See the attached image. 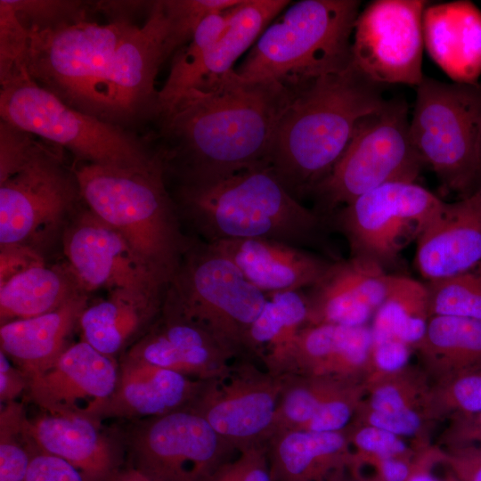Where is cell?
<instances>
[{
  "label": "cell",
  "instance_id": "1",
  "mask_svg": "<svg viewBox=\"0 0 481 481\" xmlns=\"http://www.w3.org/2000/svg\"><path fill=\"white\" fill-rule=\"evenodd\" d=\"M294 93L249 82L232 70L207 89H192L159 115L164 171L179 184L200 183L269 166L277 124Z\"/></svg>",
  "mask_w": 481,
  "mask_h": 481
},
{
  "label": "cell",
  "instance_id": "2",
  "mask_svg": "<svg viewBox=\"0 0 481 481\" xmlns=\"http://www.w3.org/2000/svg\"><path fill=\"white\" fill-rule=\"evenodd\" d=\"M382 86L353 64L294 93L272 141L268 165L298 200L331 171L358 122L387 102Z\"/></svg>",
  "mask_w": 481,
  "mask_h": 481
},
{
  "label": "cell",
  "instance_id": "3",
  "mask_svg": "<svg viewBox=\"0 0 481 481\" xmlns=\"http://www.w3.org/2000/svg\"><path fill=\"white\" fill-rule=\"evenodd\" d=\"M173 200L179 220L207 243L264 238L306 249L325 248V219L295 198L269 166L179 184Z\"/></svg>",
  "mask_w": 481,
  "mask_h": 481
},
{
  "label": "cell",
  "instance_id": "4",
  "mask_svg": "<svg viewBox=\"0 0 481 481\" xmlns=\"http://www.w3.org/2000/svg\"><path fill=\"white\" fill-rule=\"evenodd\" d=\"M357 0H302L267 27L234 69L249 82H273L295 93L352 64Z\"/></svg>",
  "mask_w": 481,
  "mask_h": 481
},
{
  "label": "cell",
  "instance_id": "5",
  "mask_svg": "<svg viewBox=\"0 0 481 481\" xmlns=\"http://www.w3.org/2000/svg\"><path fill=\"white\" fill-rule=\"evenodd\" d=\"M164 167L151 170L82 163L74 169L79 194L154 270L170 279L187 240L179 227Z\"/></svg>",
  "mask_w": 481,
  "mask_h": 481
},
{
  "label": "cell",
  "instance_id": "6",
  "mask_svg": "<svg viewBox=\"0 0 481 481\" xmlns=\"http://www.w3.org/2000/svg\"><path fill=\"white\" fill-rule=\"evenodd\" d=\"M267 301L238 267L211 244L187 246L171 275L161 314L211 335L234 359H246L249 330Z\"/></svg>",
  "mask_w": 481,
  "mask_h": 481
},
{
  "label": "cell",
  "instance_id": "7",
  "mask_svg": "<svg viewBox=\"0 0 481 481\" xmlns=\"http://www.w3.org/2000/svg\"><path fill=\"white\" fill-rule=\"evenodd\" d=\"M416 89L412 143L447 190L467 195L481 177V86L424 77Z\"/></svg>",
  "mask_w": 481,
  "mask_h": 481
},
{
  "label": "cell",
  "instance_id": "8",
  "mask_svg": "<svg viewBox=\"0 0 481 481\" xmlns=\"http://www.w3.org/2000/svg\"><path fill=\"white\" fill-rule=\"evenodd\" d=\"M422 166L411 140L406 102L387 100L379 110L358 122L344 153L311 192L314 211L326 219L385 183L416 182Z\"/></svg>",
  "mask_w": 481,
  "mask_h": 481
},
{
  "label": "cell",
  "instance_id": "9",
  "mask_svg": "<svg viewBox=\"0 0 481 481\" xmlns=\"http://www.w3.org/2000/svg\"><path fill=\"white\" fill-rule=\"evenodd\" d=\"M0 116L86 163L135 170L163 166L157 151L125 128L69 107L33 80L1 89Z\"/></svg>",
  "mask_w": 481,
  "mask_h": 481
},
{
  "label": "cell",
  "instance_id": "10",
  "mask_svg": "<svg viewBox=\"0 0 481 481\" xmlns=\"http://www.w3.org/2000/svg\"><path fill=\"white\" fill-rule=\"evenodd\" d=\"M137 26L89 20L29 33L32 80L69 107L93 116L97 89L119 45Z\"/></svg>",
  "mask_w": 481,
  "mask_h": 481
},
{
  "label": "cell",
  "instance_id": "11",
  "mask_svg": "<svg viewBox=\"0 0 481 481\" xmlns=\"http://www.w3.org/2000/svg\"><path fill=\"white\" fill-rule=\"evenodd\" d=\"M444 203L416 182H392L337 209L325 221L346 237L351 257L384 268L418 240Z\"/></svg>",
  "mask_w": 481,
  "mask_h": 481
},
{
  "label": "cell",
  "instance_id": "12",
  "mask_svg": "<svg viewBox=\"0 0 481 481\" xmlns=\"http://www.w3.org/2000/svg\"><path fill=\"white\" fill-rule=\"evenodd\" d=\"M120 436L130 467L151 481H208L237 452L190 409L136 420Z\"/></svg>",
  "mask_w": 481,
  "mask_h": 481
},
{
  "label": "cell",
  "instance_id": "13",
  "mask_svg": "<svg viewBox=\"0 0 481 481\" xmlns=\"http://www.w3.org/2000/svg\"><path fill=\"white\" fill-rule=\"evenodd\" d=\"M174 52L162 1H154L145 23L118 46L97 89L93 116L123 128L141 118L157 117L155 78Z\"/></svg>",
  "mask_w": 481,
  "mask_h": 481
},
{
  "label": "cell",
  "instance_id": "14",
  "mask_svg": "<svg viewBox=\"0 0 481 481\" xmlns=\"http://www.w3.org/2000/svg\"><path fill=\"white\" fill-rule=\"evenodd\" d=\"M428 2L375 0L359 12L352 35V62L379 86H418L424 75L422 19Z\"/></svg>",
  "mask_w": 481,
  "mask_h": 481
},
{
  "label": "cell",
  "instance_id": "15",
  "mask_svg": "<svg viewBox=\"0 0 481 481\" xmlns=\"http://www.w3.org/2000/svg\"><path fill=\"white\" fill-rule=\"evenodd\" d=\"M283 383V375L236 359L224 376L206 380L190 410L239 452L270 438Z\"/></svg>",
  "mask_w": 481,
  "mask_h": 481
},
{
  "label": "cell",
  "instance_id": "16",
  "mask_svg": "<svg viewBox=\"0 0 481 481\" xmlns=\"http://www.w3.org/2000/svg\"><path fill=\"white\" fill-rule=\"evenodd\" d=\"M63 249L69 272L81 289L165 297L168 279L149 265L116 229L90 210L69 227Z\"/></svg>",
  "mask_w": 481,
  "mask_h": 481
},
{
  "label": "cell",
  "instance_id": "17",
  "mask_svg": "<svg viewBox=\"0 0 481 481\" xmlns=\"http://www.w3.org/2000/svg\"><path fill=\"white\" fill-rule=\"evenodd\" d=\"M79 193L47 149L21 169L0 181V245H27L55 226Z\"/></svg>",
  "mask_w": 481,
  "mask_h": 481
},
{
  "label": "cell",
  "instance_id": "18",
  "mask_svg": "<svg viewBox=\"0 0 481 481\" xmlns=\"http://www.w3.org/2000/svg\"><path fill=\"white\" fill-rule=\"evenodd\" d=\"M118 376L117 359L82 339L70 344L48 368L31 377L27 393L43 412L99 420Z\"/></svg>",
  "mask_w": 481,
  "mask_h": 481
},
{
  "label": "cell",
  "instance_id": "19",
  "mask_svg": "<svg viewBox=\"0 0 481 481\" xmlns=\"http://www.w3.org/2000/svg\"><path fill=\"white\" fill-rule=\"evenodd\" d=\"M394 275L375 262L351 257L332 262L322 278L304 290L306 325H369L387 298Z\"/></svg>",
  "mask_w": 481,
  "mask_h": 481
},
{
  "label": "cell",
  "instance_id": "20",
  "mask_svg": "<svg viewBox=\"0 0 481 481\" xmlns=\"http://www.w3.org/2000/svg\"><path fill=\"white\" fill-rule=\"evenodd\" d=\"M26 428L38 450L67 461L87 481H112L123 469L120 435L106 431L96 418L43 412L28 417Z\"/></svg>",
  "mask_w": 481,
  "mask_h": 481
},
{
  "label": "cell",
  "instance_id": "21",
  "mask_svg": "<svg viewBox=\"0 0 481 481\" xmlns=\"http://www.w3.org/2000/svg\"><path fill=\"white\" fill-rule=\"evenodd\" d=\"M372 347L371 325H306L290 347L266 370L278 375H306L361 380Z\"/></svg>",
  "mask_w": 481,
  "mask_h": 481
},
{
  "label": "cell",
  "instance_id": "22",
  "mask_svg": "<svg viewBox=\"0 0 481 481\" xmlns=\"http://www.w3.org/2000/svg\"><path fill=\"white\" fill-rule=\"evenodd\" d=\"M481 263V186L444 202L417 240L415 265L428 281L468 271Z\"/></svg>",
  "mask_w": 481,
  "mask_h": 481
},
{
  "label": "cell",
  "instance_id": "23",
  "mask_svg": "<svg viewBox=\"0 0 481 481\" xmlns=\"http://www.w3.org/2000/svg\"><path fill=\"white\" fill-rule=\"evenodd\" d=\"M123 357L200 380L224 376L235 360L202 329L162 314Z\"/></svg>",
  "mask_w": 481,
  "mask_h": 481
},
{
  "label": "cell",
  "instance_id": "24",
  "mask_svg": "<svg viewBox=\"0 0 481 481\" xmlns=\"http://www.w3.org/2000/svg\"><path fill=\"white\" fill-rule=\"evenodd\" d=\"M209 244L227 257L265 295L307 289L322 278L332 264L309 249L271 239L228 240Z\"/></svg>",
  "mask_w": 481,
  "mask_h": 481
},
{
  "label": "cell",
  "instance_id": "25",
  "mask_svg": "<svg viewBox=\"0 0 481 481\" xmlns=\"http://www.w3.org/2000/svg\"><path fill=\"white\" fill-rule=\"evenodd\" d=\"M205 382L122 357L116 389L99 420H140L190 409Z\"/></svg>",
  "mask_w": 481,
  "mask_h": 481
},
{
  "label": "cell",
  "instance_id": "26",
  "mask_svg": "<svg viewBox=\"0 0 481 481\" xmlns=\"http://www.w3.org/2000/svg\"><path fill=\"white\" fill-rule=\"evenodd\" d=\"M422 28L433 61L454 83L476 84L481 75V10L465 0L428 4Z\"/></svg>",
  "mask_w": 481,
  "mask_h": 481
},
{
  "label": "cell",
  "instance_id": "27",
  "mask_svg": "<svg viewBox=\"0 0 481 481\" xmlns=\"http://www.w3.org/2000/svg\"><path fill=\"white\" fill-rule=\"evenodd\" d=\"M265 446L271 481H333L354 463L345 429L282 431Z\"/></svg>",
  "mask_w": 481,
  "mask_h": 481
},
{
  "label": "cell",
  "instance_id": "28",
  "mask_svg": "<svg viewBox=\"0 0 481 481\" xmlns=\"http://www.w3.org/2000/svg\"><path fill=\"white\" fill-rule=\"evenodd\" d=\"M86 306V298L80 293L52 312L1 324L0 350L29 379L69 346L68 338Z\"/></svg>",
  "mask_w": 481,
  "mask_h": 481
},
{
  "label": "cell",
  "instance_id": "29",
  "mask_svg": "<svg viewBox=\"0 0 481 481\" xmlns=\"http://www.w3.org/2000/svg\"><path fill=\"white\" fill-rule=\"evenodd\" d=\"M164 298L110 292L108 298L83 310L77 325L83 340L116 358L160 317Z\"/></svg>",
  "mask_w": 481,
  "mask_h": 481
},
{
  "label": "cell",
  "instance_id": "30",
  "mask_svg": "<svg viewBox=\"0 0 481 481\" xmlns=\"http://www.w3.org/2000/svg\"><path fill=\"white\" fill-rule=\"evenodd\" d=\"M289 3L288 0H240L232 8L221 37L200 60L185 93L192 89H207L233 70L238 58Z\"/></svg>",
  "mask_w": 481,
  "mask_h": 481
},
{
  "label": "cell",
  "instance_id": "31",
  "mask_svg": "<svg viewBox=\"0 0 481 481\" xmlns=\"http://www.w3.org/2000/svg\"><path fill=\"white\" fill-rule=\"evenodd\" d=\"M423 370L435 379L448 373L481 366V321L434 315L414 349Z\"/></svg>",
  "mask_w": 481,
  "mask_h": 481
},
{
  "label": "cell",
  "instance_id": "32",
  "mask_svg": "<svg viewBox=\"0 0 481 481\" xmlns=\"http://www.w3.org/2000/svg\"><path fill=\"white\" fill-rule=\"evenodd\" d=\"M73 275L45 263L0 284V320L5 322L52 312L80 294Z\"/></svg>",
  "mask_w": 481,
  "mask_h": 481
},
{
  "label": "cell",
  "instance_id": "33",
  "mask_svg": "<svg viewBox=\"0 0 481 481\" xmlns=\"http://www.w3.org/2000/svg\"><path fill=\"white\" fill-rule=\"evenodd\" d=\"M267 301L250 326L245 345L246 359L265 369L293 344L307 324V304L303 291L268 294Z\"/></svg>",
  "mask_w": 481,
  "mask_h": 481
},
{
  "label": "cell",
  "instance_id": "34",
  "mask_svg": "<svg viewBox=\"0 0 481 481\" xmlns=\"http://www.w3.org/2000/svg\"><path fill=\"white\" fill-rule=\"evenodd\" d=\"M429 318L426 284L394 275L389 292L371 321L372 340L396 338L414 349L425 334Z\"/></svg>",
  "mask_w": 481,
  "mask_h": 481
},
{
  "label": "cell",
  "instance_id": "35",
  "mask_svg": "<svg viewBox=\"0 0 481 481\" xmlns=\"http://www.w3.org/2000/svg\"><path fill=\"white\" fill-rule=\"evenodd\" d=\"M283 376L271 436L282 431L304 430L327 397L346 380L306 375Z\"/></svg>",
  "mask_w": 481,
  "mask_h": 481
},
{
  "label": "cell",
  "instance_id": "36",
  "mask_svg": "<svg viewBox=\"0 0 481 481\" xmlns=\"http://www.w3.org/2000/svg\"><path fill=\"white\" fill-rule=\"evenodd\" d=\"M364 384L366 394L361 404L375 412L394 413L424 408L431 381L424 370L408 365Z\"/></svg>",
  "mask_w": 481,
  "mask_h": 481
},
{
  "label": "cell",
  "instance_id": "37",
  "mask_svg": "<svg viewBox=\"0 0 481 481\" xmlns=\"http://www.w3.org/2000/svg\"><path fill=\"white\" fill-rule=\"evenodd\" d=\"M424 410L434 423L481 412V366L453 371L433 379Z\"/></svg>",
  "mask_w": 481,
  "mask_h": 481
},
{
  "label": "cell",
  "instance_id": "38",
  "mask_svg": "<svg viewBox=\"0 0 481 481\" xmlns=\"http://www.w3.org/2000/svg\"><path fill=\"white\" fill-rule=\"evenodd\" d=\"M429 315H451L481 321V263L444 279L428 281Z\"/></svg>",
  "mask_w": 481,
  "mask_h": 481
},
{
  "label": "cell",
  "instance_id": "39",
  "mask_svg": "<svg viewBox=\"0 0 481 481\" xmlns=\"http://www.w3.org/2000/svg\"><path fill=\"white\" fill-rule=\"evenodd\" d=\"M27 414L18 401L0 411V481H26L37 448L27 428Z\"/></svg>",
  "mask_w": 481,
  "mask_h": 481
},
{
  "label": "cell",
  "instance_id": "40",
  "mask_svg": "<svg viewBox=\"0 0 481 481\" xmlns=\"http://www.w3.org/2000/svg\"><path fill=\"white\" fill-rule=\"evenodd\" d=\"M29 36L7 0L0 1V85L9 88L32 80L29 71Z\"/></svg>",
  "mask_w": 481,
  "mask_h": 481
},
{
  "label": "cell",
  "instance_id": "41",
  "mask_svg": "<svg viewBox=\"0 0 481 481\" xmlns=\"http://www.w3.org/2000/svg\"><path fill=\"white\" fill-rule=\"evenodd\" d=\"M28 33L54 30L87 20L89 4L74 0H7Z\"/></svg>",
  "mask_w": 481,
  "mask_h": 481
},
{
  "label": "cell",
  "instance_id": "42",
  "mask_svg": "<svg viewBox=\"0 0 481 481\" xmlns=\"http://www.w3.org/2000/svg\"><path fill=\"white\" fill-rule=\"evenodd\" d=\"M346 434L354 453L351 470L360 473L365 464L387 457H412L421 450L411 441L385 429L351 422L346 428Z\"/></svg>",
  "mask_w": 481,
  "mask_h": 481
},
{
  "label": "cell",
  "instance_id": "43",
  "mask_svg": "<svg viewBox=\"0 0 481 481\" xmlns=\"http://www.w3.org/2000/svg\"><path fill=\"white\" fill-rule=\"evenodd\" d=\"M365 394L363 381L344 380L319 407L304 430L333 432L345 429L355 418Z\"/></svg>",
  "mask_w": 481,
  "mask_h": 481
},
{
  "label": "cell",
  "instance_id": "44",
  "mask_svg": "<svg viewBox=\"0 0 481 481\" xmlns=\"http://www.w3.org/2000/svg\"><path fill=\"white\" fill-rule=\"evenodd\" d=\"M240 0H165L170 37L176 50L189 43L200 24L208 16L238 4Z\"/></svg>",
  "mask_w": 481,
  "mask_h": 481
},
{
  "label": "cell",
  "instance_id": "45",
  "mask_svg": "<svg viewBox=\"0 0 481 481\" xmlns=\"http://www.w3.org/2000/svg\"><path fill=\"white\" fill-rule=\"evenodd\" d=\"M352 422L385 429L411 441L419 449L430 445L429 434L434 426L424 408L387 413L367 409L362 404Z\"/></svg>",
  "mask_w": 481,
  "mask_h": 481
},
{
  "label": "cell",
  "instance_id": "46",
  "mask_svg": "<svg viewBox=\"0 0 481 481\" xmlns=\"http://www.w3.org/2000/svg\"><path fill=\"white\" fill-rule=\"evenodd\" d=\"M32 134L3 119L0 121V181L13 175L42 153L45 147Z\"/></svg>",
  "mask_w": 481,
  "mask_h": 481
},
{
  "label": "cell",
  "instance_id": "47",
  "mask_svg": "<svg viewBox=\"0 0 481 481\" xmlns=\"http://www.w3.org/2000/svg\"><path fill=\"white\" fill-rule=\"evenodd\" d=\"M208 481H271L265 444L255 445L221 464Z\"/></svg>",
  "mask_w": 481,
  "mask_h": 481
},
{
  "label": "cell",
  "instance_id": "48",
  "mask_svg": "<svg viewBox=\"0 0 481 481\" xmlns=\"http://www.w3.org/2000/svg\"><path fill=\"white\" fill-rule=\"evenodd\" d=\"M413 348L396 338L373 341L364 383L401 371L409 365Z\"/></svg>",
  "mask_w": 481,
  "mask_h": 481
},
{
  "label": "cell",
  "instance_id": "49",
  "mask_svg": "<svg viewBox=\"0 0 481 481\" xmlns=\"http://www.w3.org/2000/svg\"><path fill=\"white\" fill-rule=\"evenodd\" d=\"M26 481H87L67 461L35 449Z\"/></svg>",
  "mask_w": 481,
  "mask_h": 481
},
{
  "label": "cell",
  "instance_id": "50",
  "mask_svg": "<svg viewBox=\"0 0 481 481\" xmlns=\"http://www.w3.org/2000/svg\"><path fill=\"white\" fill-rule=\"evenodd\" d=\"M444 463L459 481H481V445L442 448Z\"/></svg>",
  "mask_w": 481,
  "mask_h": 481
},
{
  "label": "cell",
  "instance_id": "51",
  "mask_svg": "<svg viewBox=\"0 0 481 481\" xmlns=\"http://www.w3.org/2000/svg\"><path fill=\"white\" fill-rule=\"evenodd\" d=\"M440 443L444 448L463 444L481 445V412L449 419Z\"/></svg>",
  "mask_w": 481,
  "mask_h": 481
},
{
  "label": "cell",
  "instance_id": "52",
  "mask_svg": "<svg viewBox=\"0 0 481 481\" xmlns=\"http://www.w3.org/2000/svg\"><path fill=\"white\" fill-rule=\"evenodd\" d=\"M444 459L440 446L429 445L420 450L413 462L412 471L407 481H459L445 464L442 473L437 471Z\"/></svg>",
  "mask_w": 481,
  "mask_h": 481
},
{
  "label": "cell",
  "instance_id": "53",
  "mask_svg": "<svg viewBox=\"0 0 481 481\" xmlns=\"http://www.w3.org/2000/svg\"><path fill=\"white\" fill-rule=\"evenodd\" d=\"M42 257L28 245L2 247L0 252V284L14 275L39 264Z\"/></svg>",
  "mask_w": 481,
  "mask_h": 481
},
{
  "label": "cell",
  "instance_id": "54",
  "mask_svg": "<svg viewBox=\"0 0 481 481\" xmlns=\"http://www.w3.org/2000/svg\"><path fill=\"white\" fill-rule=\"evenodd\" d=\"M29 379L24 372L0 350V402L1 404L16 401L27 392Z\"/></svg>",
  "mask_w": 481,
  "mask_h": 481
},
{
  "label": "cell",
  "instance_id": "55",
  "mask_svg": "<svg viewBox=\"0 0 481 481\" xmlns=\"http://www.w3.org/2000/svg\"><path fill=\"white\" fill-rule=\"evenodd\" d=\"M415 456L387 457L375 460L369 465L376 469V477L380 481H407L412 471Z\"/></svg>",
  "mask_w": 481,
  "mask_h": 481
},
{
  "label": "cell",
  "instance_id": "56",
  "mask_svg": "<svg viewBox=\"0 0 481 481\" xmlns=\"http://www.w3.org/2000/svg\"><path fill=\"white\" fill-rule=\"evenodd\" d=\"M112 481H151L136 469L128 467L122 469Z\"/></svg>",
  "mask_w": 481,
  "mask_h": 481
},
{
  "label": "cell",
  "instance_id": "57",
  "mask_svg": "<svg viewBox=\"0 0 481 481\" xmlns=\"http://www.w3.org/2000/svg\"><path fill=\"white\" fill-rule=\"evenodd\" d=\"M333 481H380L377 477H364L361 474L352 472L350 469L340 475Z\"/></svg>",
  "mask_w": 481,
  "mask_h": 481
}]
</instances>
